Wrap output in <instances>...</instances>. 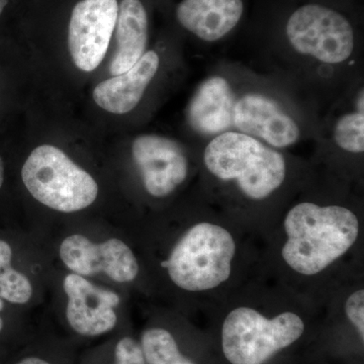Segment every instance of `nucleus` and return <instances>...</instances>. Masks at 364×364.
I'll return each mask as SVG.
<instances>
[{"instance_id": "23", "label": "nucleus", "mask_w": 364, "mask_h": 364, "mask_svg": "<svg viewBox=\"0 0 364 364\" xmlns=\"http://www.w3.org/2000/svg\"><path fill=\"white\" fill-rule=\"evenodd\" d=\"M4 310V301H2V299L0 298V312ZM2 328H4V321L0 318V331H1Z\"/></svg>"}, {"instance_id": "15", "label": "nucleus", "mask_w": 364, "mask_h": 364, "mask_svg": "<svg viewBox=\"0 0 364 364\" xmlns=\"http://www.w3.org/2000/svg\"><path fill=\"white\" fill-rule=\"evenodd\" d=\"M13 250L7 242L0 240V298L9 303H28L33 296V287L25 274L11 267Z\"/></svg>"}, {"instance_id": "13", "label": "nucleus", "mask_w": 364, "mask_h": 364, "mask_svg": "<svg viewBox=\"0 0 364 364\" xmlns=\"http://www.w3.org/2000/svg\"><path fill=\"white\" fill-rule=\"evenodd\" d=\"M244 11L242 0H183L177 20L200 40H221L238 25Z\"/></svg>"}, {"instance_id": "4", "label": "nucleus", "mask_w": 364, "mask_h": 364, "mask_svg": "<svg viewBox=\"0 0 364 364\" xmlns=\"http://www.w3.org/2000/svg\"><path fill=\"white\" fill-rule=\"evenodd\" d=\"M203 164L217 181L231 183L251 202H264L286 181L287 163L279 150L245 134L214 136L203 152Z\"/></svg>"}, {"instance_id": "3", "label": "nucleus", "mask_w": 364, "mask_h": 364, "mask_svg": "<svg viewBox=\"0 0 364 364\" xmlns=\"http://www.w3.org/2000/svg\"><path fill=\"white\" fill-rule=\"evenodd\" d=\"M239 241L221 223L196 222L186 229L163 263L174 286L193 294L219 291L234 274Z\"/></svg>"}, {"instance_id": "11", "label": "nucleus", "mask_w": 364, "mask_h": 364, "mask_svg": "<svg viewBox=\"0 0 364 364\" xmlns=\"http://www.w3.org/2000/svg\"><path fill=\"white\" fill-rule=\"evenodd\" d=\"M67 299L66 317L74 331L83 336H98L114 329L117 322L114 308L119 296L91 284L76 273L63 282Z\"/></svg>"}, {"instance_id": "2", "label": "nucleus", "mask_w": 364, "mask_h": 364, "mask_svg": "<svg viewBox=\"0 0 364 364\" xmlns=\"http://www.w3.org/2000/svg\"><path fill=\"white\" fill-rule=\"evenodd\" d=\"M282 231L284 264L299 277H314L350 252L360 237L361 225L351 208L301 202L284 215Z\"/></svg>"}, {"instance_id": "5", "label": "nucleus", "mask_w": 364, "mask_h": 364, "mask_svg": "<svg viewBox=\"0 0 364 364\" xmlns=\"http://www.w3.org/2000/svg\"><path fill=\"white\" fill-rule=\"evenodd\" d=\"M305 321L294 311L268 317L249 305L235 306L223 321L222 349L231 364H265L304 335Z\"/></svg>"}, {"instance_id": "12", "label": "nucleus", "mask_w": 364, "mask_h": 364, "mask_svg": "<svg viewBox=\"0 0 364 364\" xmlns=\"http://www.w3.org/2000/svg\"><path fill=\"white\" fill-rule=\"evenodd\" d=\"M159 62L156 52H145L128 71L102 81L95 88L92 97L95 104L112 114L133 111L156 75Z\"/></svg>"}, {"instance_id": "19", "label": "nucleus", "mask_w": 364, "mask_h": 364, "mask_svg": "<svg viewBox=\"0 0 364 364\" xmlns=\"http://www.w3.org/2000/svg\"><path fill=\"white\" fill-rule=\"evenodd\" d=\"M116 359L117 364H146L142 347L129 337L117 344Z\"/></svg>"}, {"instance_id": "14", "label": "nucleus", "mask_w": 364, "mask_h": 364, "mask_svg": "<svg viewBox=\"0 0 364 364\" xmlns=\"http://www.w3.org/2000/svg\"><path fill=\"white\" fill-rule=\"evenodd\" d=\"M117 50L111 62L112 75L135 65L145 54L148 43V16L140 0H123L117 21Z\"/></svg>"}, {"instance_id": "1", "label": "nucleus", "mask_w": 364, "mask_h": 364, "mask_svg": "<svg viewBox=\"0 0 364 364\" xmlns=\"http://www.w3.org/2000/svg\"><path fill=\"white\" fill-rule=\"evenodd\" d=\"M188 124L203 136H215L226 132L252 136L274 149L298 142V123L282 105L259 92L237 95L222 76L203 80L188 105Z\"/></svg>"}, {"instance_id": "20", "label": "nucleus", "mask_w": 364, "mask_h": 364, "mask_svg": "<svg viewBox=\"0 0 364 364\" xmlns=\"http://www.w3.org/2000/svg\"><path fill=\"white\" fill-rule=\"evenodd\" d=\"M18 364H50L49 363H47V361L43 360V359L38 358H28L23 359V360H21V363H18Z\"/></svg>"}, {"instance_id": "7", "label": "nucleus", "mask_w": 364, "mask_h": 364, "mask_svg": "<svg viewBox=\"0 0 364 364\" xmlns=\"http://www.w3.org/2000/svg\"><path fill=\"white\" fill-rule=\"evenodd\" d=\"M289 44L301 55L326 64L343 63L353 53L352 26L338 11L318 4L296 9L287 23Z\"/></svg>"}, {"instance_id": "17", "label": "nucleus", "mask_w": 364, "mask_h": 364, "mask_svg": "<svg viewBox=\"0 0 364 364\" xmlns=\"http://www.w3.org/2000/svg\"><path fill=\"white\" fill-rule=\"evenodd\" d=\"M364 111L348 112L338 119L333 139L340 149L361 154L364 151Z\"/></svg>"}, {"instance_id": "10", "label": "nucleus", "mask_w": 364, "mask_h": 364, "mask_svg": "<svg viewBox=\"0 0 364 364\" xmlns=\"http://www.w3.org/2000/svg\"><path fill=\"white\" fill-rule=\"evenodd\" d=\"M144 188L154 198L171 195L188 176V160L181 146L158 135L139 136L132 145Z\"/></svg>"}, {"instance_id": "21", "label": "nucleus", "mask_w": 364, "mask_h": 364, "mask_svg": "<svg viewBox=\"0 0 364 364\" xmlns=\"http://www.w3.org/2000/svg\"><path fill=\"white\" fill-rule=\"evenodd\" d=\"M4 165L2 161V158L0 157V188H1L2 184H4Z\"/></svg>"}, {"instance_id": "16", "label": "nucleus", "mask_w": 364, "mask_h": 364, "mask_svg": "<svg viewBox=\"0 0 364 364\" xmlns=\"http://www.w3.org/2000/svg\"><path fill=\"white\" fill-rule=\"evenodd\" d=\"M142 349L148 364H195L182 355L171 333L161 328L144 333Z\"/></svg>"}, {"instance_id": "22", "label": "nucleus", "mask_w": 364, "mask_h": 364, "mask_svg": "<svg viewBox=\"0 0 364 364\" xmlns=\"http://www.w3.org/2000/svg\"><path fill=\"white\" fill-rule=\"evenodd\" d=\"M9 4V0H0V14L4 13V9Z\"/></svg>"}, {"instance_id": "6", "label": "nucleus", "mask_w": 364, "mask_h": 364, "mask_svg": "<svg viewBox=\"0 0 364 364\" xmlns=\"http://www.w3.org/2000/svg\"><path fill=\"white\" fill-rule=\"evenodd\" d=\"M21 178L33 198L46 207L75 213L97 200V181L63 151L52 145L36 148L26 160Z\"/></svg>"}, {"instance_id": "18", "label": "nucleus", "mask_w": 364, "mask_h": 364, "mask_svg": "<svg viewBox=\"0 0 364 364\" xmlns=\"http://www.w3.org/2000/svg\"><path fill=\"white\" fill-rule=\"evenodd\" d=\"M346 317L359 333L361 340L364 338V291L356 289L349 294L344 304Z\"/></svg>"}, {"instance_id": "8", "label": "nucleus", "mask_w": 364, "mask_h": 364, "mask_svg": "<svg viewBox=\"0 0 364 364\" xmlns=\"http://www.w3.org/2000/svg\"><path fill=\"white\" fill-rule=\"evenodd\" d=\"M117 0H81L72 11L68 48L80 70H95L104 60L117 26Z\"/></svg>"}, {"instance_id": "9", "label": "nucleus", "mask_w": 364, "mask_h": 364, "mask_svg": "<svg viewBox=\"0 0 364 364\" xmlns=\"http://www.w3.org/2000/svg\"><path fill=\"white\" fill-rule=\"evenodd\" d=\"M59 254L68 269L81 277L105 273L124 284L136 279L140 269L135 254L119 239L97 244L82 235H71L62 242Z\"/></svg>"}]
</instances>
